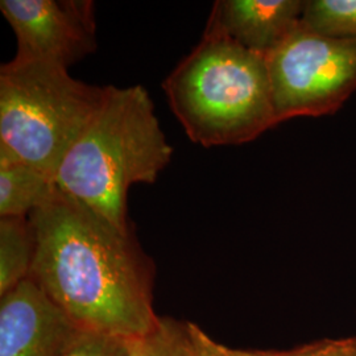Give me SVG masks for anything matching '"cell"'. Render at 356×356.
<instances>
[{
    "label": "cell",
    "mask_w": 356,
    "mask_h": 356,
    "mask_svg": "<svg viewBox=\"0 0 356 356\" xmlns=\"http://www.w3.org/2000/svg\"><path fill=\"white\" fill-rule=\"evenodd\" d=\"M29 219L36 238L29 277L79 329L124 339L152 329L154 264L132 229L58 186Z\"/></svg>",
    "instance_id": "obj_1"
},
{
    "label": "cell",
    "mask_w": 356,
    "mask_h": 356,
    "mask_svg": "<svg viewBox=\"0 0 356 356\" xmlns=\"http://www.w3.org/2000/svg\"><path fill=\"white\" fill-rule=\"evenodd\" d=\"M172 154L148 91L139 85L107 86L102 104L66 153L54 181L118 229L129 231V188L154 184Z\"/></svg>",
    "instance_id": "obj_2"
},
{
    "label": "cell",
    "mask_w": 356,
    "mask_h": 356,
    "mask_svg": "<svg viewBox=\"0 0 356 356\" xmlns=\"http://www.w3.org/2000/svg\"><path fill=\"white\" fill-rule=\"evenodd\" d=\"M163 89L189 139L206 148L250 143L279 124L267 56L244 48L209 22Z\"/></svg>",
    "instance_id": "obj_3"
},
{
    "label": "cell",
    "mask_w": 356,
    "mask_h": 356,
    "mask_svg": "<svg viewBox=\"0 0 356 356\" xmlns=\"http://www.w3.org/2000/svg\"><path fill=\"white\" fill-rule=\"evenodd\" d=\"M106 92L63 66L13 58L0 69V144L54 178Z\"/></svg>",
    "instance_id": "obj_4"
},
{
    "label": "cell",
    "mask_w": 356,
    "mask_h": 356,
    "mask_svg": "<svg viewBox=\"0 0 356 356\" xmlns=\"http://www.w3.org/2000/svg\"><path fill=\"white\" fill-rule=\"evenodd\" d=\"M267 63L279 123L335 114L356 91V38L322 36L300 23Z\"/></svg>",
    "instance_id": "obj_5"
},
{
    "label": "cell",
    "mask_w": 356,
    "mask_h": 356,
    "mask_svg": "<svg viewBox=\"0 0 356 356\" xmlns=\"http://www.w3.org/2000/svg\"><path fill=\"white\" fill-rule=\"evenodd\" d=\"M13 26L17 61L69 69L97 49L95 7L90 0H1Z\"/></svg>",
    "instance_id": "obj_6"
},
{
    "label": "cell",
    "mask_w": 356,
    "mask_h": 356,
    "mask_svg": "<svg viewBox=\"0 0 356 356\" xmlns=\"http://www.w3.org/2000/svg\"><path fill=\"white\" fill-rule=\"evenodd\" d=\"M79 330L31 277L0 298V356H61Z\"/></svg>",
    "instance_id": "obj_7"
},
{
    "label": "cell",
    "mask_w": 356,
    "mask_h": 356,
    "mask_svg": "<svg viewBox=\"0 0 356 356\" xmlns=\"http://www.w3.org/2000/svg\"><path fill=\"white\" fill-rule=\"evenodd\" d=\"M305 0H220L209 23L250 51L268 56L300 26Z\"/></svg>",
    "instance_id": "obj_8"
},
{
    "label": "cell",
    "mask_w": 356,
    "mask_h": 356,
    "mask_svg": "<svg viewBox=\"0 0 356 356\" xmlns=\"http://www.w3.org/2000/svg\"><path fill=\"white\" fill-rule=\"evenodd\" d=\"M57 188L54 178L24 161L0 164V218L29 216Z\"/></svg>",
    "instance_id": "obj_9"
},
{
    "label": "cell",
    "mask_w": 356,
    "mask_h": 356,
    "mask_svg": "<svg viewBox=\"0 0 356 356\" xmlns=\"http://www.w3.org/2000/svg\"><path fill=\"white\" fill-rule=\"evenodd\" d=\"M36 238L29 216L0 218V297L31 275Z\"/></svg>",
    "instance_id": "obj_10"
},
{
    "label": "cell",
    "mask_w": 356,
    "mask_h": 356,
    "mask_svg": "<svg viewBox=\"0 0 356 356\" xmlns=\"http://www.w3.org/2000/svg\"><path fill=\"white\" fill-rule=\"evenodd\" d=\"M129 356H198L188 322L159 317L151 330L128 339Z\"/></svg>",
    "instance_id": "obj_11"
},
{
    "label": "cell",
    "mask_w": 356,
    "mask_h": 356,
    "mask_svg": "<svg viewBox=\"0 0 356 356\" xmlns=\"http://www.w3.org/2000/svg\"><path fill=\"white\" fill-rule=\"evenodd\" d=\"M301 24L322 36L356 38V0H307Z\"/></svg>",
    "instance_id": "obj_12"
},
{
    "label": "cell",
    "mask_w": 356,
    "mask_h": 356,
    "mask_svg": "<svg viewBox=\"0 0 356 356\" xmlns=\"http://www.w3.org/2000/svg\"><path fill=\"white\" fill-rule=\"evenodd\" d=\"M61 356H129V346L124 338L81 329Z\"/></svg>",
    "instance_id": "obj_13"
},
{
    "label": "cell",
    "mask_w": 356,
    "mask_h": 356,
    "mask_svg": "<svg viewBox=\"0 0 356 356\" xmlns=\"http://www.w3.org/2000/svg\"><path fill=\"white\" fill-rule=\"evenodd\" d=\"M236 356H356V337L322 339L292 350H238Z\"/></svg>",
    "instance_id": "obj_14"
},
{
    "label": "cell",
    "mask_w": 356,
    "mask_h": 356,
    "mask_svg": "<svg viewBox=\"0 0 356 356\" xmlns=\"http://www.w3.org/2000/svg\"><path fill=\"white\" fill-rule=\"evenodd\" d=\"M191 331V341L198 356H236L234 350L225 344L216 342L206 331L202 330L197 323L188 322Z\"/></svg>",
    "instance_id": "obj_15"
}]
</instances>
